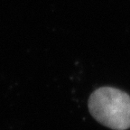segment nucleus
Instances as JSON below:
<instances>
[{"mask_svg":"<svg viewBox=\"0 0 130 130\" xmlns=\"http://www.w3.org/2000/svg\"><path fill=\"white\" fill-rule=\"evenodd\" d=\"M88 108L91 116L114 130L130 128V96L112 87H101L92 92Z\"/></svg>","mask_w":130,"mask_h":130,"instance_id":"1","label":"nucleus"}]
</instances>
